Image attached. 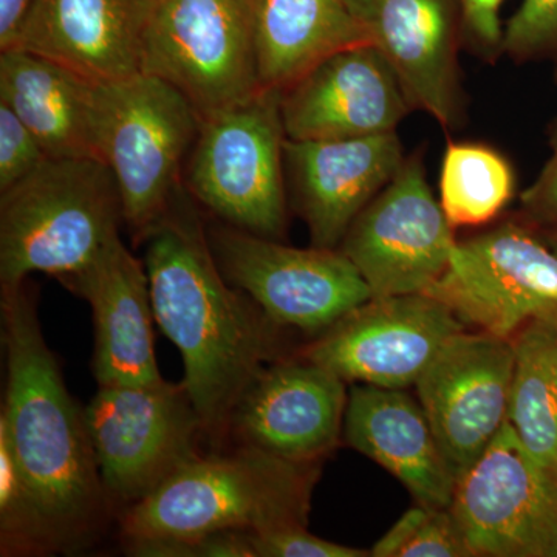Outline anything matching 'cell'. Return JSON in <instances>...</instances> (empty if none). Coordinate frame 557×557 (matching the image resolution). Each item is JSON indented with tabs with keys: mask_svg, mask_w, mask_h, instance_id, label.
<instances>
[{
	"mask_svg": "<svg viewBox=\"0 0 557 557\" xmlns=\"http://www.w3.org/2000/svg\"><path fill=\"white\" fill-rule=\"evenodd\" d=\"M143 244L153 317L182 355L183 383L205 431L219 437L270 361L274 324L223 276L208 234L180 194Z\"/></svg>",
	"mask_w": 557,
	"mask_h": 557,
	"instance_id": "1",
	"label": "cell"
},
{
	"mask_svg": "<svg viewBox=\"0 0 557 557\" xmlns=\"http://www.w3.org/2000/svg\"><path fill=\"white\" fill-rule=\"evenodd\" d=\"M0 309L7 354L0 429L58 547H79L94 533L108 498L86 413L69 394L44 339L27 282L2 289Z\"/></svg>",
	"mask_w": 557,
	"mask_h": 557,
	"instance_id": "2",
	"label": "cell"
},
{
	"mask_svg": "<svg viewBox=\"0 0 557 557\" xmlns=\"http://www.w3.org/2000/svg\"><path fill=\"white\" fill-rule=\"evenodd\" d=\"M314 463L292 461L251 446L190 461L150 494L126 508V544L174 541L220 531H259L307 525Z\"/></svg>",
	"mask_w": 557,
	"mask_h": 557,
	"instance_id": "3",
	"label": "cell"
},
{
	"mask_svg": "<svg viewBox=\"0 0 557 557\" xmlns=\"http://www.w3.org/2000/svg\"><path fill=\"white\" fill-rule=\"evenodd\" d=\"M121 222L119 186L102 161L47 160L0 193V287H20L33 273H78Z\"/></svg>",
	"mask_w": 557,
	"mask_h": 557,
	"instance_id": "4",
	"label": "cell"
},
{
	"mask_svg": "<svg viewBox=\"0 0 557 557\" xmlns=\"http://www.w3.org/2000/svg\"><path fill=\"white\" fill-rule=\"evenodd\" d=\"M200 124L188 98L157 76L100 83L98 157L115 178L135 240H145L177 200Z\"/></svg>",
	"mask_w": 557,
	"mask_h": 557,
	"instance_id": "5",
	"label": "cell"
},
{
	"mask_svg": "<svg viewBox=\"0 0 557 557\" xmlns=\"http://www.w3.org/2000/svg\"><path fill=\"white\" fill-rule=\"evenodd\" d=\"M281 102L263 89L201 120L183 172L190 196L226 225L270 239L287 225Z\"/></svg>",
	"mask_w": 557,
	"mask_h": 557,
	"instance_id": "6",
	"label": "cell"
},
{
	"mask_svg": "<svg viewBox=\"0 0 557 557\" xmlns=\"http://www.w3.org/2000/svg\"><path fill=\"white\" fill-rule=\"evenodd\" d=\"M84 413L106 496L126 508L203 456L207 431L185 383L100 386Z\"/></svg>",
	"mask_w": 557,
	"mask_h": 557,
	"instance_id": "7",
	"label": "cell"
},
{
	"mask_svg": "<svg viewBox=\"0 0 557 557\" xmlns=\"http://www.w3.org/2000/svg\"><path fill=\"white\" fill-rule=\"evenodd\" d=\"M141 73L166 81L201 120L262 89L251 0H153Z\"/></svg>",
	"mask_w": 557,
	"mask_h": 557,
	"instance_id": "8",
	"label": "cell"
},
{
	"mask_svg": "<svg viewBox=\"0 0 557 557\" xmlns=\"http://www.w3.org/2000/svg\"><path fill=\"white\" fill-rule=\"evenodd\" d=\"M208 239L226 281L274 325L322 333L373 298L341 249L288 247L230 225L209 230Z\"/></svg>",
	"mask_w": 557,
	"mask_h": 557,
	"instance_id": "9",
	"label": "cell"
},
{
	"mask_svg": "<svg viewBox=\"0 0 557 557\" xmlns=\"http://www.w3.org/2000/svg\"><path fill=\"white\" fill-rule=\"evenodd\" d=\"M465 325L511 339L531 321L557 322V252L505 223L457 242L448 269L424 292Z\"/></svg>",
	"mask_w": 557,
	"mask_h": 557,
	"instance_id": "10",
	"label": "cell"
},
{
	"mask_svg": "<svg viewBox=\"0 0 557 557\" xmlns=\"http://www.w3.org/2000/svg\"><path fill=\"white\" fill-rule=\"evenodd\" d=\"M449 509L475 556L557 557V472L509 421L457 480Z\"/></svg>",
	"mask_w": 557,
	"mask_h": 557,
	"instance_id": "11",
	"label": "cell"
},
{
	"mask_svg": "<svg viewBox=\"0 0 557 557\" xmlns=\"http://www.w3.org/2000/svg\"><path fill=\"white\" fill-rule=\"evenodd\" d=\"M457 240L428 185L423 156L405 160L341 242L373 298L424 293L448 269Z\"/></svg>",
	"mask_w": 557,
	"mask_h": 557,
	"instance_id": "12",
	"label": "cell"
},
{
	"mask_svg": "<svg viewBox=\"0 0 557 557\" xmlns=\"http://www.w3.org/2000/svg\"><path fill=\"white\" fill-rule=\"evenodd\" d=\"M465 329L446 304L424 293L372 298L322 332L304 358L344 381L408 388Z\"/></svg>",
	"mask_w": 557,
	"mask_h": 557,
	"instance_id": "13",
	"label": "cell"
},
{
	"mask_svg": "<svg viewBox=\"0 0 557 557\" xmlns=\"http://www.w3.org/2000/svg\"><path fill=\"white\" fill-rule=\"evenodd\" d=\"M512 372L511 339L461 330L418 379V401L457 480L507 423Z\"/></svg>",
	"mask_w": 557,
	"mask_h": 557,
	"instance_id": "14",
	"label": "cell"
},
{
	"mask_svg": "<svg viewBox=\"0 0 557 557\" xmlns=\"http://www.w3.org/2000/svg\"><path fill=\"white\" fill-rule=\"evenodd\" d=\"M281 109L285 134L295 141L395 132L413 110L397 73L372 44L319 62L282 94Z\"/></svg>",
	"mask_w": 557,
	"mask_h": 557,
	"instance_id": "15",
	"label": "cell"
},
{
	"mask_svg": "<svg viewBox=\"0 0 557 557\" xmlns=\"http://www.w3.org/2000/svg\"><path fill=\"white\" fill-rule=\"evenodd\" d=\"M369 42L384 54L413 109L445 129L461 119L458 0H347Z\"/></svg>",
	"mask_w": 557,
	"mask_h": 557,
	"instance_id": "16",
	"label": "cell"
},
{
	"mask_svg": "<svg viewBox=\"0 0 557 557\" xmlns=\"http://www.w3.org/2000/svg\"><path fill=\"white\" fill-rule=\"evenodd\" d=\"M344 383L309 359L270 366L242 395L230 426L245 446L317 463L338 443L348 399Z\"/></svg>",
	"mask_w": 557,
	"mask_h": 557,
	"instance_id": "17",
	"label": "cell"
},
{
	"mask_svg": "<svg viewBox=\"0 0 557 557\" xmlns=\"http://www.w3.org/2000/svg\"><path fill=\"white\" fill-rule=\"evenodd\" d=\"M405 160L395 132L318 141L285 139V164L313 247L336 249Z\"/></svg>",
	"mask_w": 557,
	"mask_h": 557,
	"instance_id": "18",
	"label": "cell"
},
{
	"mask_svg": "<svg viewBox=\"0 0 557 557\" xmlns=\"http://www.w3.org/2000/svg\"><path fill=\"white\" fill-rule=\"evenodd\" d=\"M89 302L94 375L100 386H138L163 379L153 347V307L145 262L120 234L78 273L61 278Z\"/></svg>",
	"mask_w": 557,
	"mask_h": 557,
	"instance_id": "19",
	"label": "cell"
},
{
	"mask_svg": "<svg viewBox=\"0 0 557 557\" xmlns=\"http://www.w3.org/2000/svg\"><path fill=\"white\" fill-rule=\"evenodd\" d=\"M152 9L153 0H33L10 49L49 58L95 83L129 78L141 73Z\"/></svg>",
	"mask_w": 557,
	"mask_h": 557,
	"instance_id": "20",
	"label": "cell"
},
{
	"mask_svg": "<svg viewBox=\"0 0 557 557\" xmlns=\"http://www.w3.org/2000/svg\"><path fill=\"white\" fill-rule=\"evenodd\" d=\"M348 445L387 469L420 505L449 508L457 479L429 418L405 388L357 384L348 394Z\"/></svg>",
	"mask_w": 557,
	"mask_h": 557,
	"instance_id": "21",
	"label": "cell"
},
{
	"mask_svg": "<svg viewBox=\"0 0 557 557\" xmlns=\"http://www.w3.org/2000/svg\"><path fill=\"white\" fill-rule=\"evenodd\" d=\"M98 95L100 83L60 62L17 47L0 50V102L30 127L50 159L100 160Z\"/></svg>",
	"mask_w": 557,
	"mask_h": 557,
	"instance_id": "22",
	"label": "cell"
},
{
	"mask_svg": "<svg viewBox=\"0 0 557 557\" xmlns=\"http://www.w3.org/2000/svg\"><path fill=\"white\" fill-rule=\"evenodd\" d=\"M262 89L284 94L319 62L370 44L347 0H251Z\"/></svg>",
	"mask_w": 557,
	"mask_h": 557,
	"instance_id": "23",
	"label": "cell"
},
{
	"mask_svg": "<svg viewBox=\"0 0 557 557\" xmlns=\"http://www.w3.org/2000/svg\"><path fill=\"white\" fill-rule=\"evenodd\" d=\"M512 346L509 424L525 448L557 472V322H528Z\"/></svg>",
	"mask_w": 557,
	"mask_h": 557,
	"instance_id": "24",
	"label": "cell"
},
{
	"mask_svg": "<svg viewBox=\"0 0 557 557\" xmlns=\"http://www.w3.org/2000/svg\"><path fill=\"white\" fill-rule=\"evenodd\" d=\"M516 193L511 163L480 143H449L440 174V205L453 228L496 219Z\"/></svg>",
	"mask_w": 557,
	"mask_h": 557,
	"instance_id": "25",
	"label": "cell"
},
{
	"mask_svg": "<svg viewBox=\"0 0 557 557\" xmlns=\"http://www.w3.org/2000/svg\"><path fill=\"white\" fill-rule=\"evenodd\" d=\"M0 539L3 556L60 552L3 429H0Z\"/></svg>",
	"mask_w": 557,
	"mask_h": 557,
	"instance_id": "26",
	"label": "cell"
},
{
	"mask_svg": "<svg viewBox=\"0 0 557 557\" xmlns=\"http://www.w3.org/2000/svg\"><path fill=\"white\" fill-rule=\"evenodd\" d=\"M557 50V0H523L504 32L502 53L531 60Z\"/></svg>",
	"mask_w": 557,
	"mask_h": 557,
	"instance_id": "27",
	"label": "cell"
},
{
	"mask_svg": "<svg viewBox=\"0 0 557 557\" xmlns=\"http://www.w3.org/2000/svg\"><path fill=\"white\" fill-rule=\"evenodd\" d=\"M408 541L397 557H474L449 508L418 504Z\"/></svg>",
	"mask_w": 557,
	"mask_h": 557,
	"instance_id": "28",
	"label": "cell"
},
{
	"mask_svg": "<svg viewBox=\"0 0 557 557\" xmlns=\"http://www.w3.org/2000/svg\"><path fill=\"white\" fill-rule=\"evenodd\" d=\"M49 159L30 127L0 102V193L30 177Z\"/></svg>",
	"mask_w": 557,
	"mask_h": 557,
	"instance_id": "29",
	"label": "cell"
},
{
	"mask_svg": "<svg viewBox=\"0 0 557 557\" xmlns=\"http://www.w3.org/2000/svg\"><path fill=\"white\" fill-rule=\"evenodd\" d=\"M127 552L143 557H255L248 531H220L174 541L129 542Z\"/></svg>",
	"mask_w": 557,
	"mask_h": 557,
	"instance_id": "30",
	"label": "cell"
},
{
	"mask_svg": "<svg viewBox=\"0 0 557 557\" xmlns=\"http://www.w3.org/2000/svg\"><path fill=\"white\" fill-rule=\"evenodd\" d=\"M255 557H368L366 549L346 547L314 536L306 525L251 533Z\"/></svg>",
	"mask_w": 557,
	"mask_h": 557,
	"instance_id": "31",
	"label": "cell"
},
{
	"mask_svg": "<svg viewBox=\"0 0 557 557\" xmlns=\"http://www.w3.org/2000/svg\"><path fill=\"white\" fill-rule=\"evenodd\" d=\"M463 25L482 53L493 60L502 53L504 32L500 24V7L504 0H458Z\"/></svg>",
	"mask_w": 557,
	"mask_h": 557,
	"instance_id": "32",
	"label": "cell"
},
{
	"mask_svg": "<svg viewBox=\"0 0 557 557\" xmlns=\"http://www.w3.org/2000/svg\"><path fill=\"white\" fill-rule=\"evenodd\" d=\"M552 146L553 153L547 164L520 200L528 218L557 225V126L553 132Z\"/></svg>",
	"mask_w": 557,
	"mask_h": 557,
	"instance_id": "33",
	"label": "cell"
},
{
	"mask_svg": "<svg viewBox=\"0 0 557 557\" xmlns=\"http://www.w3.org/2000/svg\"><path fill=\"white\" fill-rule=\"evenodd\" d=\"M33 0H0V50L10 49Z\"/></svg>",
	"mask_w": 557,
	"mask_h": 557,
	"instance_id": "34",
	"label": "cell"
},
{
	"mask_svg": "<svg viewBox=\"0 0 557 557\" xmlns=\"http://www.w3.org/2000/svg\"><path fill=\"white\" fill-rule=\"evenodd\" d=\"M548 245L557 252V228L548 236Z\"/></svg>",
	"mask_w": 557,
	"mask_h": 557,
	"instance_id": "35",
	"label": "cell"
}]
</instances>
